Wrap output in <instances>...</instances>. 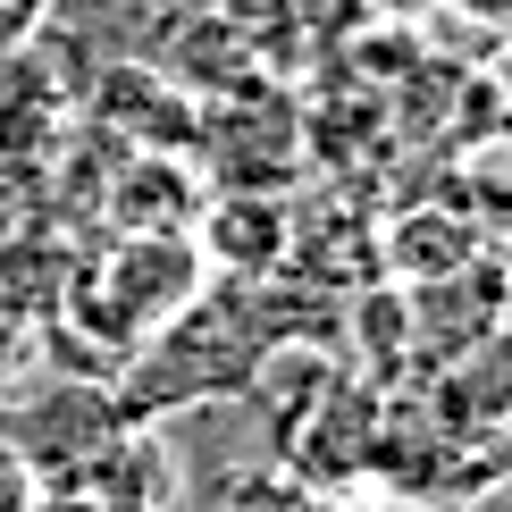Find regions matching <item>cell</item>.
Here are the masks:
<instances>
[{
	"instance_id": "3957f363",
	"label": "cell",
	"mask_w": 512,
	"mask_h": 512,
	"mask_svg": "<svg viewBox=\"0 0 512 512\" xmlns=\"http://www.w3.org/2000/svg\"><path fill=\"white\" fill-rule=\"evenodd\" d=\"M462 9H471L479 26H504V0H462Z\"/></svg>"
},
{
	"instance_id": "6da1fadb",
	"label": "cell",
	"mask_w": 512,
	"mask_h": 512,
	"mask_svg": "<svg viewBox=\"0 0 512 512\" xmlns=\"http://www.w3.org/2000/svg\"><path fill=\"white\" fill-rule=\"evenodd\" d=\"M42 9H51V0H0V59L26 51V34L42 26Z\"/></svg>"
},
{
	"instance_id": "7a4b0ae2",
	"label": "cell",
	"mask_w": 512,
	"mask_h": 512,
	"mask_svg": "<svg viewBox=\"0 0 512 512\" xmlns=\"http://www.w3.org/2000/svg\"><path fill=\"white\" fill-rule=\"evenodd\" d=\"M361 9H378V17H412V9H429V0H361Z\"/></svg>"
}]
</instances>
